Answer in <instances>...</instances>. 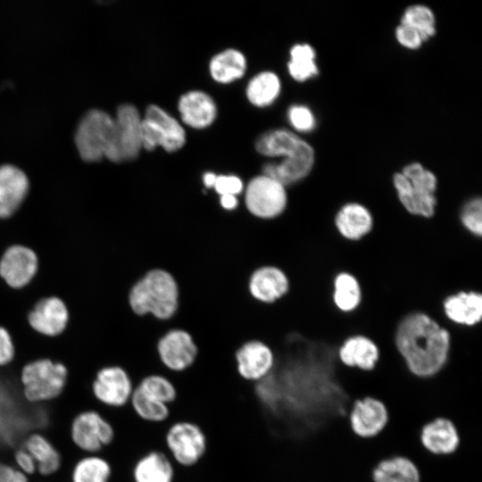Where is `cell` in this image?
<instances>
[{"label":"cell","mask_w":482,"mask_h":482,"mask_svg":"<svg viewBox=\"0 0 482 482\" xmlns=\"http://www.w3.org/2000/svg\"><path fill=\"white\" fill-rule=\"evenodd\" d=\"M178 109L183 122L194 129L209 127L217 116L215 102L207 93L200 90H192L182 95Z\"/></svg>","instance_id":"7402d4cb"},{"label":"cell","mask_w":482,"mask_h":482,"mask_svg":"<svg viewBox=\"0 0 482 482\" xmlns=\"http://www.w3.org/2000/svg\"><path fill=\"white\" fill-rule=\"evenodd\" d=\"M235 361L239 377L250 383L264 379L275 366L274 353L258 340L243 344L235 353Z\"/></svg>","instance_id":"4fadbf2b"},{"label":"cell","mask_w":482,"mask_h":482,"mask_svg":"<svg viewBox=\"0 0 482 482\" xmlns=\"http://www.w3.org/2000/svg\"><path fill=\"white\" fill-rule=\"evenodd\" d=\"M240 196L223 195L219 196V204L221 209L227 212L236 210L239 206Z\"/></svg>","instance_id":"7bdbcfd3"},{"label":"cell","mask_w":482,"mask_h":482,"mask_svg":"<svg viewBox=\"0 0 482 482\" xmlns=\"http://www.w3.org/2000/svg\"><path fill=\"white\" fill-rule=\"evenodd\" d=\"M395 37L399 44L409 49H417L424 42L416 29L404 24H400L396 28Z\"/></svg>","instance_id":"f35d334b"},{"label":"cell","mask_w":482,"mask_h":482,"mask_svg":"<svg viewBox=\"0 0 482 482\" xmlns=\"http://www.w3.org/2000/svg\"><path fill=\"white\" fill-rule=\"evenodd\" d=\"M29 190L26 174L18 167L0 166V218L11 216L21 204Z\"/></svg>","instance_id":"603a6c76"},{"label":"cell","mask_w":482,"mask_h":482,"mask_svg":"<svg viewBox=\"0 0 482 482\" xmlns=\"http://www.w3.org/2000/svg\"><path fill=\"white\" fill-rule=\"evenodd\" d=\"M141 137L142 147L148 151L162 146L172 153L186 143V133L180 123L155 104L147 106L142 117Z\"/></svg>","instance_id":"30bf717a"},{"label":"cell","mask_w":482,"mask_h":482,"mask_svg":"<svg viewBox=\"0 0 482 482\" xmlns=\"http://www.w3.org/2000/svg\"><path fill=\"white\" fill-rule=\"evenodd\" d=\"M446 318L454 324L474 327L482 320V295L477 291H459L442 303Z\"/></svg>","instance_id":"44dd1931"},{"label":"cell","mask_w":482,"mask_h":482,"mask_svg":"<svg viewBox=\"0 0 482 482\" xmlns=\"http://www.w3.org/2000/svg\"><path fill=\"white\" fill-rule=\"evenodd\" d=\"M209 70L215 81L222 84L230 83L245 74L246 60L240 51L227 49L212 58Z\"/></svg>","instance_id":"f1b7e54d"},{"label":"cell","mask_w":482,"mask_h":482,"mask_svg":"<svg viewBox=\"0 0 482 482\" xmlns=\"http://www.w3.org/2000/svg\"><path fill=\"white\" fill-rule=\"evenodd\" d=\"M460 220L462 227L472 236L480 237L482 235V200L473 197L467 201L460 212Z\"/></svg>","instance_id":"d590c367"},{"label":"cell","mask_w":482,"mask_h":482,"mask_svg":"<svg viewBox=\"0 0 482 482\" xmlns=\"http://www.w3.org/2000/svg\"><path fill=\"white\" fill-rule=\"evenodd\" d=\"M37 270V254L29 247L12 245L0 260V276L12 287L26 286Z\"/></svg>","instance_id":"e0dca14e"},{"label":"cell","mask_w":482,"mask_h":482,"mask_svg":"<svg viewBox=\"0 0 482 482\" xmlns=\"http://www.w3.org/2000/svg\"><path fill=\"white\" fill-rule=\"evenodd\" d=\"M256 151L268 157H281L267 162L262 174L271 177L287 188L306 178L314 163L312 147L295 133L283 129L268 130L255 142Z\"/></svg>","instance_id":"7a4b0ae2"},{"label":"cell","mask_w":482,"mask_h":482,"mask_svg":"<svg viewBox=\"0 0 482 482\" xmlns=\"http://www.w3.org/2000/svg\"><path fill=\"white\" fill-rule=\"evenodd\" d=\"M217 174L212 171H206L202 176V185L207 190H212Z\"/></svg>","instance_id":"ee69618b"},{"label":"cell","mask_w":482,"mask_h":482,"mask_svg":"<svg viewBox=\"0 0 482 482\" xmlns=\"http://www.w3.org/2000/svg\"><path fill=\"white\" fill-rule=\"evenodd\" d=\"M290 282L287 274L278 267L264 265L250 276L248 290L253 299L271 304L284 297L289 291Z\"/></svg>","instance_id":"ac0fdd59"},{"label":"cell","mask_w":482,"mask_h":482,"mask_svg":"<svg viewBox=\"0 0 482 482\" xmlns=\"http://www.w3.org/2000/svg\"><path fill=\"white\" fill-rule=\"evenodd\" d=\"M278 77L271 71H262L249 81L246 87V96L249 102L257 107L271 104L280 93Z\"/></svg>","instance_id":"4dcf8cb0"},{"label":"cell","mask_w":482,"mask_h":482,"mask_svg":"<svg viewBox=\"0 0 482 482\" xmlns=\"http://www.w3.org/2000/svg\"><path fill=\"white\" fill-rule=\"evenodd\" d=\"M14 357V346L8 331L0 327V367L10 363Z\"/></svg>","instance_id":"60d3db41"},{"label":"cell","mask_w":482,"mask_h":482,"mask_svg":"<svg viewBox=\"0 0 482 482\" xmlns=\"http://www.w3.org/2000/svg\"><path fill=\"white\" fill-rule=\"evenodd\" d=\"M20 381L23 398L29 403H41L61 396L68 383L64 364L43 358L23 366Z\"/></svg>","instance_id":"8992f818"},{"label":"cell","mask_w":482,"mask_h":482,"mask_svg":"<svg viewBox=\"0 0 482 482\" xmlns=\"http://www.w3.org/2000/svg\"><path fill=\"white\" fill-rule=\"evenodd\" d=\"M287 188L264 174L252 177L245 185L242 199L246 211L261 220L281 216L288 204Z\"/></svg>","instance_id":"52a82bcc"},{"label":"cell","mask_w":482,"mask_h":482,"mask_svg":"<svg viewBox=\"0 0 482 482\" xmlns=\"http://www.w3.org/2000/svg\"><path fill=\"white\" fill-rule=\"evenodd\" d=\"M129 405L139 420L147 423H163L170 416L169 405L145 395L136 387Z\"/></svg>","instance_id":"1f68e13d"},{"label":"cell","mask_w":482,"mask_h":482,"mask_svg":"<svg viewBox=\"0 0 482 482\" xmlns=\"http://www.w3.org/2000/svg\"><path fill=\"white\" fill-rule=\"evenodd\" d=\"M0 482H29V477L14 465L0 461Z\"/></svg>","instance_id":"b9f144b4"},{"label":"cell","mask_w":482,"mask_h":482,"mask_svg":"<svg viewBox=\"0 0 482 482\" xmlns=\"http://www.w3.org/2000/svg\"><path fill=\"white\" fill-rule=\"evenodd\" d=\"M436 20L430 8L421 4L409 6L403 12L401 24L416 29L426 41L436 33Z\"/></svg>","instance_id":"e575fe53"},{"label":"cell","mask_w":482,"mask_h":482,"mask_svg":"<svg viewBox=\"0 0 482 482\" xmlns=\"http://www.w3.org/2000/svg\"><path fill=\"white\" fill-rule=\"evenodd\" d=\"M131 478L133 482H173L175 463L165 451L151 450L136 461Z\"/></svg>","instance_id":"d4e9b609"},{"label":"cell","mask_w":482,"mask_h":482,"mask_svg":"<svg viewBox=\"0 0 482 482\" xmlns=\"http://www.w3.org/2000/svg\"><path fill=\"white\" fill-rule=\"evenodd\" d=\"M112 465L101 454H87L79 459L71 472V482H110Z\"/></svg>","instance_id":"f546056e"},{"label":"cell","mask_w":482,"mask_h":482,"mask_svg":"<svg viewBox=\"0 0 482 482\" xmlns=\"http://www.w3.org/2000/svg\"><path fill=\"white\" fill-rule=\"evenodd\" d=\"M128 299L135 314H151L158 320H167L177 311L179 288L169 272L155 269L146 272L132 286Z\"/></svg>","instance_id":"3957f363"},{"label":"cell","mask_w":482,"mask_h":482,"mask_svg":"<svg viewBox=\"0 0 482 482\" xmlns=\"http://www.w3.org/2000/svg\"><path fill=\"white\" fill-rule=\"evenodd\" d=\"M68 310L57 297L39 301L29 315L30 326L46 336H56L62 332L68 322Z\"/></svg>","instance_id":"cb8c5ba5"},{"label":"cell","mask_w":482,"mask_h":482,"mask_svg":"<svg viewBox=\"0 0 482 482\" xmlns=\"http://www.w3.org/2000/svg\"><path fill=\"white\" fill-rule=\"evenodd\" d=\"M348 420L355 436L369 439L377 436L385 428L388 411L380 400L366 396L353 403Z\"/></svg>","instance_id":"5bb4252c"},{"label":"cell","mask_w":482,"mask_h":482,"mask_svg":"<svg viewBox=\"0 0 482 482\" xmlns=\"http://www.w3.org/2000/svg\"><path fill=\"white\" fill-rule=\"evenodd\" d=\"M37 463V472L43 477H49L58 472L62 464V457L54 443L39 432L26 436L21 445Z\"/></svg>","instance_id":"484cf974"},{"label":"cell","mask_w":482,"mask_h":482,"mask_svg":"<svg viewBox=\"0 0 482 482\" xmlns=\"http://www.w3.org/2000/svg\"><path fill=\"white\" fill-rule=\"evenodd\" d=\"M394 187L403 207L411 215L429 219L436 212L437 179L420 163L406 165L393 177Z\"/></svg>","instance_id":"5b68a950"},{"label":"cell","mask_w":482,"mask_h":482,"mask_svg":"<svg viewBox=\"0 0 482 482\" xmlns=\"http://www.w3.org/2000/svg\"><path fill=\"white\" fill-rule=\"evenodd\" d=\"M420 441L428 453L436 456H449L457 450L460 436L452 420L438 417L421 428Z\"/></svg>","instance_id":"d6986e66"},{"label":"cell","mask_w":482,"mask_h":482,"mask_svg":"<svg viewBox=\"0 0 482 482\" xmlns=\"http://www.w3.org/2000/svg\"><path fill=\"white\" fill-rule=\"evenodd\" d=\"M314 59L315 51L310 45H295L287 64L290 76L297 81H304L317 75L319 71Z\"/></svg>","instance_id":"d6a6232c"},{"label":"cell","mask_w":482,"mask_h":482,"mask_svg":"<svg viewBox=\"0 0 482 482\" xmlns=\"http://www.w3.org/2000/svg\"><path fill=\"white\" fill-rule=\"evenodd\" d=\"M135 385L128 371L119 365L99 368L91 383V395L96 403L108 409L129 405Z\"/></svg>","instance_id":"8fae6325"},{"label":"cell","mask_w":482,"mask_h":482,"mask_svg":"<svg viewBox=\"0 0 482 482\" xmlns=\"http://www.w3.org/2000/svg\"><path fill=\"white\" fill-rule=\"evenodd\" d=\"M337 358L345 368L370 372L379 361L380 347L368 336L353 335L345 338L337 348Z\"/></svg>","instance_id":"2e32d148"},{"label":"cell","mask_w":482,"mask_h":482,"mask_svg":"<svg viewBox=\"0 0 482 482\" xmlns=\"http://www.w3.org/2000/svg\"><path fill=\"white\" fill-rule=\"evenodd\" d=\"M393 346L407 370L419 378L437 375L447 364L450 332L424 312H411L397 324Z\"/></svg>","instance_id":"6da1fadb"},{"label":"cell","mask_w":482,"mask_h":482,"mask_svg":"<svg viewBox=\"0 0 482 482\" xmlns=\"http://www.w3.org/2000/svg\"><path fill=\"white\" fill-rule=\"evenodd\" d=\"M287 115L290 124L296 130L306 132L314 128L315 119L313 113L304 105L295 104L291 106Z\"/></svg>","instance_id":"74e56055"},{"label":"cell","mask_w":482,"mask_h":482,"mask_svg":"<svg viewBox=\"0 0 482 482\" xmlns=\"http://www.w3.org/2000/svg\"><path fill=\"white\" fill-rule=\"evenodd\" d=\"M334 225L345 240L360 241L373 229L374 219L370 211L356 202L343 204L337 212Z\"/></svg>","instance_id":"ffe728a7"},{"label":"cell","mask_w":482,"mask_h":482,"mask_svg":"<svg viewBox=\"0 0 482 482\" xmlns=\"http://www.w3.org/2000/svg\"><path fill=\"white\" fill-rule=\"evenodd\" d=\"M14 467L28 477L37 473V463L29 453L22 446L16 449L13 453Z\"/></svg>","instance_id":"ab89813d"},{"label":"cell","mask_w":482,"mask_h":482,"mask_svg":"<svg viewBox=\"0 0 482 482\" xmlns=\"http://www.w3.org/2000/svg\"><path fill=\"white\" fill-rule=\"evenodd\" d=\"M332 300L341 312H354L362 300V289L358 278L348 271L338 272L333 279Z\"/></svg>","instance_id":"83f0119b"},{"label":"cell","mask_w":482,"mask_h":482,"mask_svg":"<svg viewBox=\"0 0 482 482\" xmlns=\"http://www.w3.org/2000/svg\"><path fill=\"white\" fill-rule=\"evenodd\" d=\"M75 145L82 160L88 162L103 158L120 162L114 117L99 109H92L80 120Z\"/></svg>","instance_id":"277c9868"},{"label":"cell","mask_w":482,"mask_h":482,"mask_svg":"<svg viewBox=\"0 0 482 482\" xmlns=\"http://www.w3.org/2000/svg\"><path fill=\"white\" fill-rule=\"evenodd\" d=\"M166 452L175 465L191 468L207 451V437L202 428L189 420L171 423L164 435Z\"/></svg>","instance_id":"ba28073f"},{"label":"cell","mask_w":482,"mask_h":482,"mask_svg":"<svg viewBox=\"0 0 482 482\" xmlns=\"http://www.w3.org/2000/svg\"><path fill=\"white\" fill-rule=\"evenodd\" d=\"M114 120L120 162L136 159L142 147V117L136 106L123 104L117 108Z\"/></svg>","instance_id":"9a60e30c"},{"label":"cell","mask_w":482,"mask_h":482,"mask_svg":"<svg viewBox=\"0 0 482 482\" xmlns=\"http://www.w3.org/2000/svg\"><path fill=\"white\" fill-rule=\"evenodd\" d=\"M245 181L235 174H217L212 190L218 195L240 196L245 189Z\"/></svg>","instance_id":"8d00e7d4"},{"label":"cell","mask_w":482,"mask_h":482,"mask_svg":"<svg viewBox=\"0 0 482 482\" xmlns=\"http://www.w3.org/2000/svg\"><path fill=\"white\" fill-rule=\"evenodd\" d=\"M156 350L163 367L176 373L190 368L198 353L192 337L179 328L169 330L163 335L157 343Z\"/></svg>","instance_id":"7c38bea8"},{"label":"cell","mask_w":482,"mask_h":482,"mask_svg":"<svg viewBox=\"0 0 482 482\" xmlns=\"http://www.w3.org/2000/svg\"><path fill=\"white\" fill-rule=\"evenodd\" d=\"M135 387L145 395L167 405L173 403L178 397L173 382L161 374H151L144 377Z\"/></svg>","instance_id":"836d02e7"},{"label":"cell","mask_w":482,"mask_h":482,"mask_svg":"<svg viewBox=\"0 0 482 482\" xmlns=\"http://www.w3.org/2000/svg\"><path fill=\"white\" fill-rule=\"evenodd\" d=\"M374 482H420L417 466L403 456H392L380 461L372 470Z\"/></svg>","instance_id":"4316f807"},{"label":"cell","mask_w":482,"mask_h":482,"mask_svg":"<svg viewBox=\"0 0 482 482\" xmlns=\"http://www.w3.org/2000/svg\"><path fill=\"white\" fill-rule=\"evenodd\" d=\"M70 437L79 450L87 454H100L114 441L115 429L99 410H84L72 419Z\"/></svg>","instance_id":"9c48e42d"}]
</instances>
